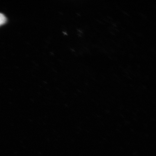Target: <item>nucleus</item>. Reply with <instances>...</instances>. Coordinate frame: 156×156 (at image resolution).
I'll return each instance as SVG.
<instances>
[{
  "label": "nucleus",
  "instance_id": "1",
  "mask_svg": "<svg viewBox=\"0 0 156 156\" xmlns=\"http://www.w3.org/2000/svg\"><path fill=\"white\" fill-rule=\"evenodd\" d=\"M6 21H7V18L2 13H0V26L5 24Z\"/></svg>",
  "mask_w": 156,
  "mask_h": 156
}]
</instances>
